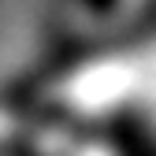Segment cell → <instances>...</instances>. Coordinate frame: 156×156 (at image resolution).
<instances>
[]
</instances>
